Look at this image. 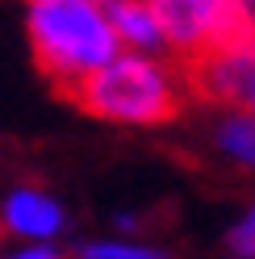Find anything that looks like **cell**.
<instances>
[{
	"label": "cell",
	"mask_w": 255,
	"mask_h": 259,
	"mask_svg": "<svg viewBox=\"0 0 255 259\" xmlns=\"http://www.w3.org/2000/svg\"><path fill=\"white\" fill-rule=\"evenodd\" d=\"M25 34L55 92L117 59V34L101 0H25Z\"/></svg>",
	"instance_id": "1"
},
{
	"label": "cell",
	"mask_w": 255,
	"mask_h": 259,
	"mask_svg": "<svg viewBox=\"0 0 255 259\" xmlns=\"http://www.w3.org/2000/svg\"><path fill=\"white\" fill-rule=\"evenodd\" d=\"M79 113L121 125H167L184 113V96L167 67L147 55H117L92 75L59 92Z\"/></svg>",
	"instance_id": "2"
},
{
	"label": "cell",
	"mask_w": 255,
	"mask_h": 259,
	"mask_svg": "<svg viewBox=\"0 0 255 259\" xmlns=\"http://www.w3.org/2000/svg\"><path fill=\"white\" fill-rule=\"evenodd\" d=\"M184 88L205 105H234L255 117V42L238 51H201L180 59Z\"/></svg>",
	"instance_id": "3"
},
{
	"label": "cell",
	"mask_w": 255,
	"mask_h": 259,
	"mask_svg": "<svg viewBox=\"0 0 255 259\" xmlns=\"http://www.w3.org/2000/svg\"><path fill=\"white\" fill-rule=\"evenodd\" d=\"M163 42L176 46L180 59H193L209 42V21H214V0H147Z\"/></svg>",
	"instance_id": "4"
},
{
	"label": "cell",
	"mask_w": 255,
	"mask_h": 259,
	"mask_svg": "<svg viewBox=\"0 0 255 259\" xmlns=\"http://www.w3.org/2000/svg\"><path fill=\"white\" fill-rule=\"evenodd\" d=\"M101 9H105V17L109 25H113V34L117 42H130L134 51L142 55H155V51H163V29H159L155 21V13L147 0H101Z\"/></svg>",
	"instance_id": "5"
},
{
	"label": "cell",
	"mask_w": 255,
	"mask_h": 259,
	"mask_svg": "<svg viewBox=\"0 0 255 259\" xmlns=\"http://www.w3.org/2000/svg\"><path fill=\"white\" fill-rule=\"evenodd\" d=\"M5 222L13 226L17 234H34V238H46L63 226V209L46 197V192H34V188H17L5 205Z\"/></svg>",
	"instance_id": "6"
},
{
	"label": "cell",
	"mask_w": 255,
	"mask_h": 259,
	"mask_svg": "<svg viewBox=\"0 0 255 259\" xmlns=\"http://www.w3.org/2000/svg\"><path fill=\"white\" fill-rule=\"evenodd\" d=\"M218 147L226 151L234 163L255 167V117H247V113H230V117L218 125Z\"/></svg>",
	"instance_id": "7"
},
{
	"label": "cell",
	"mask_w": 255,
	"mask_h": 259,
	"mask_svg": "<svg viewBox=\"0 0 255 259\" xmlns=\"http://www.w3.org/2000/svg\"><path fill=\"white\" fill-rule=\"evenodd\" d=\"M84 259H167L151 247H130V242H88Z\"/></svg>",
	"instance_id": "8"
},
{
	"label": "cell",
	"mask_w": 255,
	"mask_h": 259,
	"mask_svg": "<svg viewBox=\"0 0 255 259\" xmlns=\"http://www.w3.org/2000/svg\"><path fill=\"white\" fill-rule=\"evenodd\" d=\"M226 247H230L234 255H243V259H255V209L226 234Z\"/></svg>",
	"instance_id": "9"
},
{
	"label": "cell",
	"mask_w": 255,
	"mask_h": 259,
	"mask_svg": "<svg viewBox=\"0 0 255 259\" xmlns=\"http://www.w3.org/2000/svg\"><path fill=\"white\" fill-rule=\"evenodd\" d=\"M42 251L46 247H34V251H21V255H13V259H42Z\"/></svg>",
	"instance_id": "10"
},
{
	"label": "cell",
	"mask_w": 255,
	"mask_h": 259,
	"mask_svg": "<svg viewBox=\"0 0 255 259\" xmlns=\"http://www.w3.org/2000/svg\"><path fill=\"white\" fill-rule=\"evenodd\" d=\"M42 259H59V255H51V251H42Z\"/></svg>",
	"instance_id": "11"
}]
</instances>
